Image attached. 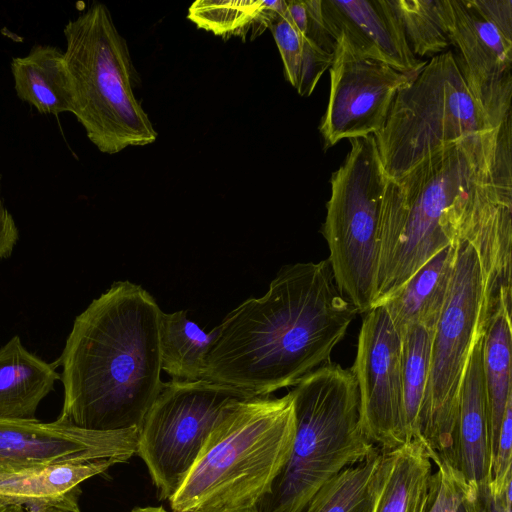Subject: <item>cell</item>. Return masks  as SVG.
Returning <instances> with one entry per match:
<instances>
[{"label": "cell", "instance_id": "6da1fadb", "mask_svg": "<svg viewBox=\"0 0 512 512\" xmlns=\"http://www.w3.org/2000/svg\"><path fill=\"white\" fill-rule=\"evenodd\" d=\"M511 116L430 154L386 180L376 295L381 305L430 258L466 241L512 205Z\"/></svg>", "mask_w": 512, "mask_h": 512}, {"label": "cell", "instance_id": "7a4b0ae2", "mask_svg": "<svg viewBox=\"0 0 512 512\" xmlns=\"http://www.w3.org/2000/svg\"><path fill=\"white\" fill-rule=\"evenodd\" d=\"M358 311L339 292L328 260L280 268L216 326L203 380L268 396L330 362Z\"/></svg>", "mask_w": 512, "mask_h": 512}, {"label": "cell", "instance_id": "3957f363", "mask_svg": "<svg viewBox=\"0 0 512 512\" xmlns=\"http://www.w3.org/2000/svg\"><path fill=\"white\" fill-rule=\"evenodd\" d=\"M161 309L141 285L114 282L74 320L57 366V422L111 432L139 429L160 393Z\"/></svg>", "mask_w": 512, "mask_h": 512}, {"label": "cell", "instance_id": "277c9868", "mask_svg": "<svg viewBox=\"0 0 512 512\" xmlns=\"http://www.w3.org/2000/svg\"><path fill=\"white\" fill-rule=\"evenodd\" d=\"M295 432L290 391L235 404L209 435L169 499L172 512H234L256 507L285 465Z\"/></svg>", "mask_w": 512, "mask_h": 512}, {"label": "cell", "instance_id": "5b68a950", "mask_svg": "<svg viewBox=\"0 0 512 512\" xmlns=\"http://www.w3.org/2000/svg\"><path fill=\"white\" fill-rule=\"evenodd\" d=\"M295 432L289 457L259 512H302L318 489L378 448L363 431L359 393L350 368L327 363L290 391Z\"/></svg>", "mask_w": 512, "mask_h": 512}, {"label": "cell", "instance_id": "8992f818", "mask_svg": "<svg viewBox=\"0 0 512 512\" xmlns=\"http://www.w3.org/2000/svg\"><path fill=\"white\" fill-rule=\"evenodd\" d=\"M64 36L72 114L88 139L106 154L155 142L158 134L134 93L138 72L107 6L94 3L68 21Z\"/></svg>", "mask_w": 512, "mask_h": 512}, {"label": "cell", "instance_id": "52a82bcc", "mask_svg": "<svg viewBox=\"0 0 512 512\" xmlns=\"http://www.w3.org/2000/svg\"><path fill=\"white\" fill-rule=\"evenodd\" d=\"M493 128L448 50L398 91L373 136L387 176L397 180L441 148Z\"/></svg>", "mask_w": 512, "mask_h": 512}, {"label": "cell", "instance_id": "ba28073f", "mask_svg": "<svg viewBox=\"0 0 512 512\" xmlns=\"http://www.w3.org/2000/svg\"><path fill=\"white\" fill-rule=\"evenodd\" d=\"M349 143L344 162L330 179L321 233L339 292L358 313H366L376 295L380 214L388 176L373 135Z\"/></svg>", "mask_w": 512, "mask_h": 512}, {"label": "cell", "instance_id": "9c48e42d", "mask_svg": "<svg viewBox=\"0 0 512 512\" xmlns=\"http://www.w3.org/2000/svg\"><path fill=\"white\" fill-rule=\"evenodd\" d=\"M449 294L432 334L430 375L420 436L432 462L458 470L459 393L474 344L484 331V284L478 257L457 241Z\"/></svg>", "mask_w": 512, "mask_h": 512}, {"label": "cell", "instance_id": "30bf717a", "mask_svg": "<svg viewBox=\"0 0 512 512\" xmlns=\"http://www.w3.org/2000/svg\"><path fill=\"white\" fill-rule=\"evenodd\" d=\"M252 397L233 386L203 379L163 383L139 428L137 449L160 499L176 493L229 410Z\"/></svg>", "mask_w": 512, "mask_h": 512}, {"label": "cell", "instance_id": "8fae6325", "mask_svg": "<svg viewBox=\"0 0 512 512\" xmlns=\"http://www.w3.org/2000/svg\"><path fill=\"white\" fill-rule=\"evenodd\" d=\"M361 425L382 451L407 442L402 385V340L382 306L366 312L354 364Z\"/></svg>", "mask_w": 512, "mask_h": 512}, {"label": "cell", "instance_id": "7c38bea8", "mask_svg": "<svg viewBox=\"0 0 512 512\" xmlns=\"http://www.w3.org/2000/svg\"><path fill=\"white\" fill-rule=\"evenodd\" d=\"M456 65L492 127L511 116L512 24L492 17L480 0H450Z\"/></svg>", "mask_w": 512, "mask_h": 512}, {"label": "cell", "instance_id": "4fadbf2b", "mask_svg": "<svg viewBox=\"0 0 512 512\" xmlns=\"http://www.w3.org/2000/svg\"><path fill=\"white\" fill-rule=\"evenodd\" d=\"M330 94L319 125L324 147L374 135L384 125L400 89L419 71L402 72L337 44L330 66Z\"/></svg>", "mask_w": 512, "mask_h": 512}, {"label": "cell", "instance_id": "5bb4252c", "mask_svg": "<svg viewBox=\"0 0 512 512\" xmlns=\"http://www.w3.org/2000/svg\"><path fill=\"white\" fill-rule=\"evenodd\" d=\"M139 429L101 432L34 419H0V472L84 463L126 462L138 449Z\"/></svg>", "mask_w": 512, "mask_h": 512}, {"label": "cell", "instance_id": "9a60e30c", "mask_svg": "<svg viewBox=\"0 0 512 512\" xmlns=\"http://www.w3.org/2000/svg\"><path fill=\"white\" fill-rule=\"evenodd\" d=\"M325 25L336 45L402 72L413 73L427 60L410 50L390 0H322Z\"/></svg>", "mask_w": 512, "mask_h": 512}, {"label": "cell", "instance_id": "2e32d148", "mask_svg": "<svg viewBox=\"0 0 512 512\" xmlns=\"http://www.w3.org/2000/svg\"><path fill=\"white\" fill-rule=\"evenodd\" d=\"M483 333L474 344L459 393L458 470L468 487L492 479L490 416L482 365Z\"/></svg>", "mask_w": 512, "mask_h": 512}, {"label": "cell", "instance_id": "e0dca14e", "mask_svg": "<svg viewBox=\"0 0 512 512\" xmlns=\"http://www.w3.org/2000/svg\"><path fill=\"white\" fill-rule=\"evenodd\" d=\"M118 464L114 459L0 472V502L80 512V484Z\"/></svg>", "mask_w": 512, "mask_h": 512}, {"label": "cell", "instance_id": "ac0fdd59", "mask_svg": "<svg viewBox=\"0 0 512 512\" xmlns=\"http://www.w3.org/2000/svg\"><path fill=\"white\" fill-rule=\"evenodd\" d=\"M456 258L457 244L446 246L379 305L401 338L413 326L434 332L449 294Z\"/></svg>", "mask_w": 512, "mask_h": 512}, {"label": "cell", "instance_id": "d6986e66", "mask_svg": "<svg viewBox=\"0 0 512 512\" xmlns=\"http://www.w3.org/2000/svg\"><path fill=\"white\" fill-rule=\"evenodd\" d=\"M57 380L56 364L28 351L13 336L0 348V419H34Z\"/></svg>", "mask_w": 512, "mask_h": 512}, {"label": "cell", "instance_id": "ffe728a7", "mask_svg": "<svg viewBox=\"0 0 512 512\" xmlns=\"http://www.w3.org/2000/svg\"><path fill=\"white\" fill-rule=\"evenodd\" d=\"M432 461L421 438L383 451L373 512H423Z\"/></svg>", "mask_w": 512, "mask_h": 512}, {"label": "cell", "instance_id": "44dd1931", "mask_svg": "<svg viewBox=\"0 0 512 512\" xmlns=\"http://www.w3.org/2000/svg\"><path fill=\"white\" fill-rule=\"evenodd\" d=\"M14 88L20 100L41 114L73 112V93L64 52L51 45H35L11 62Z\"/></svg>", "mask_w": 512, "mask_h": 512}, {"label": "cell", "instance_id": "7402d4cb", "mask_svg": "<svg viewBox=\"0 0 512 512\" xmlns=\"http://www.w3.org/2000/svg\"><path fill=\"white\" fill-rule=\"evenodd\" d=\"M511 307L501 304L485 323L482 339V365L490 416L492 460L509 400L511 384Z\"/></svg>", "mask_w": 512, "mask_h": 512}, {"label": "cell", "instance_id": "603a6c76", "mask_svg": "<svg viewBox=\"0 0 512 512\" xmlns=\"http://www.w3.org/2000/svg\"><path fill=\"white\" fill-rule=\"evenodd\" d=\"M215 335V328L206 332L190 320L187 310L162 311L159 321L162 371L172 380L202 379Z\"/></svg>", "mask_w": 512, "mask_h": 512}, {"label": "cell", "instance_id": "cb8c5ba5", "mask_svg": "<svg viewBox=\"0 0 512 512\" xmlns=\"http://www.w3.org/2000/svg\"><path fill=\"white\" fill-rule=\"evenodd\" d=\"M287 11L286 0L195 1L188 9V19L198 28L217 36L251 39L261 35L271 22Z\"/></svg>", "mask_w": 512, "mask_h": 512}, {"label": "cell", "instance_id": "d4e9b609", "mask_svg": "<svg viewBox=\"0 0 512 512\" xmlns=\"http://www.w3.org/2000/svg\"><path fill=\"white\" fill-rule=\"evenodd\" d=\"M383 451L349 466L324 483L302 512H373Z\"/></svg>", "mask_w": 512, "mask_h": 512}, {"label": "cell", "instance_id": "484cf974", "mask_svg": "<svg viewBox=\"0 0 512 512\" xmlns=\"http://www.w3.org/2000/svg\"><path fill=\"white\" fill-rule=\"evenodd\" d=\"M390 3L417 58H432L448 51L453 25L450 0H390Z\"/></svg>", "mask_w": 512, "mask_h": 512}, {"label": "cell", "instance_id": "4316f807", "mask_svg": "<svg viewBox=\"0 0 512 512\" xmlns=\"http://www.w3.org/2000/svg\"><path fill=\"white\" fill-rule=\"evenodd\" d=\"M278 47L284 75L300 96H310L330 68L334 54L328 53L301 34L287 11L274 19L268 28Z\"/></svg>", "mask_w": 512, "mask_h": 512}, {"label": "cell", "instance_id": "83f0119b", "mask_svg": "<svg viewBox=\"0 0 512 512\" xmlns=\"http://www.w3.org/2000/svg\"><path fill=\"white\" fill-rule=\"evenodd\" d=\"M432 334L413 326L402 340L403 409L407 442L420 436L421 416L426 399Z\"/></svg>", "mask_w": 512, "mask_h": 512}, {"label": "cell", "instance_id": "f1b7e54d", "mask_svg": "<svg viewBox=\"0 0 512 512\" xmlns=\"http://www.w3.org/2000/svg\"><path fill=\"white\" fill-rule=\"evenodd\" d=\"M433 463L436 471L429 479L423 512H457L467 484L459 470L443 462Z\"/></svg>", "mask_w": 512, "mask_h": 512}, {"label": "cell", "instance_id": "f546056e", "mask_svg": "<svg viewBox=\"0 0 512 512\" xmlns=\"http://www.w3.org/2000/svg\"><path fill=\"white\" fill-rule=\"evenodd\" d=\"M512 443V399L509 400L501 423L497 446L492 460L491 490L502 494L507 483L512 480L511 470Z\"/></svg>", "mask_w": 512, "mask_h": 512}, {"label": "cell", "instance_id": "4dcf8cb0", "mask_svg": "<svg viewBox=\"0 0 512 512\" xmlns=\"http://www.w3.org/2000/svg\"><path fill=\"white\" fill-rule=\"evenodd\" d=\"M510 480L502 494L491 490L490 481L466 489L465 498L469 512H511Z\"/></svg>", "mask_w": 512, "mask_h": 512}, {"label": "cell", "instance_id": "1f68e13d", "mask_svg": "<svg viewBox=\"0 0 512 512\" xmlns=\"http://www.w3.org/2000/svg\"><path fill=\"white\" fill-rule=\"evenodd\" d=\"M18 239L19 231L13 216L4 205L0 185V260L10 257Z\"/></svg>", "mask_w": 512, "mask_h": 512}, {"label": "cell", "instance_id": "d6a6232c", "mask_svg": "<svg viewBox=\"0 0 512 512\" xmlns=\"http://www.w3.org/2000/svg\"><path fill=\"white\" fill-rule=\"evenodd\" d=\"M0 512H29V507L27 505L24 506L0 502Z\"/></svg>", "mask_w": 512, "mask_h": 512}, {"label": "cell", "instance_id": "836d02e7", "mask_svg": "<svg viewBox=\"0 0 512 512\" xmlns=\"http://www.w3.org/2000/svg\"><path fill=\"white\" fill-rule=\"evenodd\" d=\"M130 512H167L163 507H137Z\"/></svg>", "mask_w": 512, "mask_h": 512}, {"label": "cell", "instance_id": "e575fe53", "mask_svg": "<svg viewBox=\"0 0 512 512\" xmlns=\"http://www.w3.org/2000/svg\"><path fill=\"white\" fill-rule=\"evenodd\" d=\"M466 493V492H465ZM457 512H469V509H468V505H467V501H466V498H465V495L458 507V510Z\"/></svg>", "mask_w": 512, "mask_h": 512}, {"label": "cell", "instance_id": "d590c367", "mask_svg": "<svg viewBox=\"0 0 512 512\" xmlns=\"http://www.w3.org/2000/svg\"><path fill=\"white\" fill-rule=\"evenodd\" d=\"M29 507V512H41L42 507L44 506H38V505H27Z\"/></svg>", "mask_w": 512, "mask_h": 512}, {"label": "cell", "instance_id": "8d00e7d4", "mask_svg": "<svg viewBox=\"0 0 512 512\" xmlns=\"http://www.w3.org/2000/svg\"><path fill=\"white\" fill-rule=\"evenodd\" d=\"M41 512H63V511H60V510H57L54 508H49V507H42Z\"/></svg>", "mask_w": 512, "mask_h": 512}, {"label": "cell", "instance_id": "74e56055", "mask_svg": "<svg viewBox=\"0 0 512 512\" xmlns=\"http://www.w3.org/2000/svg\"><path fill=\"white\" fill-rule=\"evenodd\" d=\"M234 512H259V511L257 510L256 507H252V508L242 509V510H238V511H234Z\"/></svg>", "mask_w": 512, "mask_h": 512}]
</instances>
